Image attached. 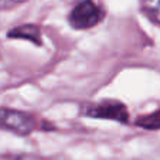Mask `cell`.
<instances>
[{
  "instance_id": "obj_2",
  "label": "cell",
  "mask_w": 160,
  "mask_h": 160,
  "mask_svg": "<svg viewBox=\"0 0 160 160\" xmlns=\"http://www.w3.org/2000/svg\"><path fill=\"white\" fill-rule=\"evenodd\" d=\"M79 115L89 119L113 121L121 125H126L130 121V112L128 106L119 99H102L97 102L82 103Z\"/></svg>"
},
{
  "instance_id": "obj_7",
  "label": "cell",
  "mask_w": 160,
  "mask_h": 160,
  "mask_svg": "<svg viewBox=\"0 0 160 160\" xmlns=\"http://www.w3.org/2000/svg\"><path fill=\"white\" fill-rule=\"evenodd\" d=\"M27 0H0V10H9L18 4L26 3Z\"/></svg>"
},
{
  "instance_id": "obj_5",
  "label": "cell",
  "mask_w": 160,
  "mask_h": 160,
  "mask_svg": "<svg viewBox=\"0 0 160 160\" xmlns=\"http://www.w3.org/2000/svg\"><path fill=\"white\" fill-rule=\"evenodd\" d=\"M135 126L145 130H160V108L139 115L135 119Z\"/></svg>"
},
{
  "instance_id": "obj_1",
  "label": "cell",
  "mask_w": 160,
  "mask_h": 160,
  "mask_svg": "<svg viewBox=\"0 0 160 160\" xmlns=\"http://www.w3.org/2000/svg\"><path fill=\"white\" fill-rule=\"evenodd\" d=\"M0 129L18 136H28L38 130H42V132L54 130L55 126L51 122L44 121L31 112L2 106L0 108Z\"/></svg>"
},
{
  "instance_id": "obj_6",
  "label": "cell",
  "mask_w": 160,
  "mask_h": 160,
  "mask_svg": "<svg viewBox=\"0 0 160 160\" xmlns=\"http://www.w3.org/2000/svg\"><path fill=\"white\" fill-rule=\"evenodd\" d=\"M140 10L150 23L160 27V0H140Z\"/></svg>"
},
{
  "instance_id": "obj_4",
  "label": "cell",
  "mask_w": 160,
  "mask_h": 160,
  "mask_svg": "<svg viewBox=\"0 0 160 160\" xmlns=\"http://www.w3.org/2000/svg\"><path fill=\"white\" fill-rule=\"evenodd\" d=\"M7 38L10 40H24L36 47H41L42 45V36H41V28L36 23H27V24H20L16 27L10 28L7 31Z\"/></svg>"
},
{
  "instance_id": "obj_3",
  "label": "cell",
  "mask_w": 160,
  "mask_h": 160,
  "mask_svg": "<svg viewBox=\"0 0 160 160\" xmlns=\"http://www.w3.org/2000/svg\"><path fill=\"white\" fill-rule=\"evenodd\" d=\"M105 16V9L97 2L81 0L71 9L68 14V24L74 30H89L101 24Z\"/></svg>"
}]
</instances>
